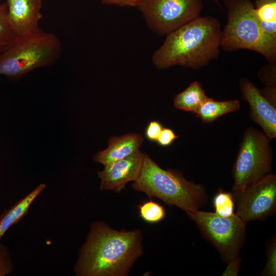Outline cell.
Here are the masks:
<instances>
[{
    "instance_id": "3",
    "label": "cell",
    "mask_w": 276,
    "mask_h": 276,
    "mask_svg": "<svg viewBox=\"0 0 276 276\" xmlns=\"http://www.w3.org/2000/svg\"><path fill=\"white\" fill-rule=\"evenodd\" d=\"M132 187L168 205L176 206L186 213L199 210L208 199L202 185L188 180L179 172L162 169L146 153L144 154L139 176Z\"/></svg>"
},
{
    "instance_id": "16",
    "label": "cell",
    "mask_w": 276,
    "mask_h": 276,
    "mask_svg": "<svg viewBox=\"0 0 276 276\" xmlns=\"http://www.w3.org/2000/svg\"><path fill=\"white\" fill-rule=\"evenodd\" d=\"M240 107L238 99L218 101L208 97L195 114L203 123H210L225 114L238 110Z\"/></svg>"
},
{
    "instance_id": "12",
    "label": "cell",
    "mask_w": 276,
    "mask_h": 276,
    "mask_svg": "<svg viewBox=\"0 0 276 276\" xmlns=\"http://www.w3.org/2000/svg\"><path fill=\"white\" fill-rule=\"evenodd\" d=\"M11 25L17 36L39 27L42 0H6Z\"/></svg>"
},
{
    "instance_id": "11",
    "label": "cell",
    "mask_w": 276,
    "mask_h": 276,
    "mask_svg": "<svg viewBox=\"0 0 276 276\" xmlns=\"http://www.w3.org/2000/svg\"><path fill=\"white\" fill-rule=\"evenodd\" d=\"M144 154L139 149L130 155L105 166L98 173L101 190L120 192L126 183L135 181L140 173Z\"/></svg>"
},
{
    "instance_id": "5",
    "label": "cell",
    "mask_w": 276,
    "mask_h": 276,
    "mask_svg": "<svg viewBox=\"0 0 276 276\" xmlns=\"http://www.w3.org/2000/svg\"><path fill=\"white\" fill-rule=\"evenodd\" d=\"M227 20L221 31V48L231 52L246 49L259 53L268 62H276V40L261 28L251 0H223Z\"/></svg>"
},
{
    "instance_id": "1",
    "label": "cell",
    "mask_w": 276,
    "mask_h": 276,
    "mask_svg": "<svg viewBox=\"0 0 276 276\" xmlns=\"http://www.w3.org/2000/svg\"><path fill=\"white\" fill-rule=\"evenodd\" d=\"M143 237L135 229L118 231L94 222L75 267L79 276H126L143 254Z\"/></svg>"
},
{
    "instance_id": "17",
    "label": "cell",
    "mask_w": 276,
    "mask_h": 276,
    "mask_svg": "<svg viewBox=\"0 0 276 276\" xmlns=\"http://www.w3.org/2000/svg\"><path fill=\"white\" fill-rule=\"evenodd\" d=\"M254 13L263 31L276 40V0H255Z\"/></svg>"
},
{
    "instance_id": "19",
    "label": "cell",
    "mask_w": 276,
    "mask_h": 276,
    "mask_svg": "<svg viewBox=\"0 0 276 276\" xmlns=\"http://www.w3.org/2000/svg\"><path fill=\"white\" fill-rule=\"evenodd\" d=\"M140 216L149 223H156L165 216L164 207L152 200L144 201L138 206Z\"/></svg>"
},
{
    "instance_id": "9",
    "label": "cell",
    "mask_w": 276,
    "mask_h": 276,
    "mask_svg": "<svg viewBox=\"0 0 276 276\" xmlns=\"http://www.w3.org/2000/svg\"><path fill=\"white\" fill-rule=\"evenodd\" d=\"M234 193L238 196L235 214L243 222L264 218L275 209L276 176L270 173L244 190Z\"/></svg>"
},
{
    "instance_id": "28",
    "label": "cell",
    "mask_w": 276,
    "mask_h": 276,
    "mask_svg": "<svg viewBox=\"0 0 276 276\" xmlns=\"http://www.w3.org/2000/svg\"><path fill=\"white\" fill-rule=\"evenodd\" d=\"M214 1L218 6H220L219 0H214Z\"/></svg>"
},
{
    "instance_id": "2",
    "label": "cell",
    "mask_w": 276,
    "mask_h": 276,
    "mask_svg": "<svg viewBox=\"0 0 276 276\" xmlns=\"http://www.w3.org/2000/svg\"><path fill=\"white\" fill-rule=\"evenodd\" d=\"M221 31L217 18L199 16L167 35L153 54L152 63L160 70L207 66L219 56Z\"/></svg>"
},
{
    "instance_id": "24",
    "label": "cell",
    "mask_w": 276,
    "mask_h": 276,
    "mask_svg": "<svg viewBox=\"0 0 276 276\" xmlns=\"http://www.w3.org/2000/svg\"><path fill=\"white\" fill-rule=\"evenodd\" d=\"M178 137L169 128H163L156 142L161 146L170 145Z\"/></svg>"
},
{
    "instance_id": "15",
    "label": "cell",
    "mask_w": 276,
    "mask_h": 276,
    "mask_svg": "<svg viewBox=\"0 0 276 276\" xmlns=\"http://www.w3.org/2000/svg\"><path fill=\"white\" fill-rule=\"evenodd\" d=\"M208 98L201 83L195 81L174 97V105L179 109L195 114Z\"/></svg>"
},
{
    "instance_id": "27",
    "label": "cell",
    "mask_w": 276,
    "mask_h": 276,
    "mask_svg": "<svg viewBox=\"0 0 276 276\" xmlns=\"http://www.w3.org/2000/svg\"><path fill=\"white\" fill-rule=\"evenodd\" d=\"M144 0H101L104 5L120 7H138Z\"/></svg>"
},
{
    "instance_id": "4",
    "label": "cell",
    "mask_w": 276,
    "mask_h": 276,
    "mask_svg": "<svg viewBox=\"0 0 276 276\" xmlns=\"http://www.w3.org/2000/svg\"><path fill=\"white\" fill-rule=\"evenodd\" d=\"M61 51L60 39L38 27L17 36L0 54V75L17 80L36 68L55 64Z\"/></svg>"
},
{
    "instance_id": "10",
    "label": "cell",
    "mask_w": 276,
    "mask_h": 276,
    "mask_svg": "<svg viewBox=\"0 0 276 276\" xmlns=\"http://www.w3.org/2000/svg\"><path fill=\"white\" fill-rule=\"evenodd\" d=\"M240 86L242 98L249 105L250 118L269 139H275L276 105L268 100L249 80L241 79Z\"/></svg>"
},
{
    "instance_id": "13",
    "label": "cell",
    "mask_w": 276,
    "mask_h": 276,
    "mask_svg": "<svg viewBox=\"0 0 276 276\" xmlns=\"http://www.w3.org/2000/svg\"><path fill=\"white\" fill-rule=\"evenodd\" d=\"M144 141L143 136L135 133L111 137L108 140L107 148L94 155L93 158L96 162L106 166L134 153Z\"/></svg>"
},
{
    "instance_id": "25",
    "label": "cell",
    "mask_w": 276,
    "mask_h": 276,
    "mask_svg": "<svg viewBox=\"0 0 276 276\" xmlns=\"http://www.w3.org/2000/svg\"><path fill=\"white\" fill-rule=\"evenodd\" d=\"M163 128L159 122L156 121L150 122L146 129V137L149 141H156Z\"/></svg>"
},
{
    "instance_id": "23",
    "label": "cell",
    "mask_w": 276,
    "mask_h": 276,
    "mask_svg": "<svg viewBox=\"0 0 276 276\" xmlns=\"http://www.w3.org/2000/svg\"><path fill=\"white\" fill-rule=\"evenodd\" d=\"M267 262L262 275L275 276L276 275V244L275 240L272 241L268 249Z\"/></svg>"
},
{
    "instance_id": "14",
    "label": "cell",
    "mask_w": 276,
    "mask_h": 276,
    "mask_svg": "<svg viewBox=\"0 0 276 276\" xmlns=\"http://www.w3.org/2000/svg\"><path fill=\"white\" fill-rule=\"evenodd\" d=\"M45 188V185L40 184L29 194L3 212L0 216V239L12 225L18 222L28 213L31 204Z\"/></svg>"
},
{
    "instance_id": "22",
    "label": "cell",
    "mask_w": 276,
    "mask_h": 276,
    "mask_svg": "<svg viewBox=\"0 0 276 276\" xmlns=\"http://www.w3.org/2000/svg\"><path fill=\"white\" fill-rule=\"evenodd\" d=\"M13 269V265L7 246L0 242V276L10 274Z\"/></svg>"
},
{
    "instance_id": "8",
    "label": "cell",
    "mask_w": 276,
    "mask_h": 276,
    "mask_svg": "<svg viewBox=\"0 0 276 276\" xmlns=\"http://www.w3.org/2000/svg\"><path fill=\"white\" fill-rule=\"evenodd\" d=\"M137 7L147 26L164 36L200 16L202 0H144Z\"/></svg>"
},
{
    "instance_id": "7",
    "label": "cell",
    "mask_w": 276,
    "mask_h": 276,
    "mask_svg": "<svg viewBox=\"0 0 276 276\" xmlns=\"http://www.w3.org/2000/svg\"><path fill=\"white\" fill-rule=\"evenodd\" d=\"M226 262L237 257L244 244L245 223L236 214L229 217L197 210L187 213Z\"/></svg>"
},
{
    "instance_id": "21",
    "label": "cell",
    "mask_w": 276,
    "mask_h": 276,
    "mask_svg": "<svg viewBox=\"0 0 276 276\" xmlns=\"http://www.w3.org/2000/svg\"><path fill=\"white\" fill-rule=\"evenodd\" d=\"M258 76L266 87H276V62H268L259 71Z\"/></svg>"
},
{
    "instance_id": "26",
    "label": "cell",
    "mask_w": 276,
    "mask_h": 276,
    "mask_svg": "<svg viewBox=\"0 0 276 276\" xmlns=\"http://www.w3.org/2000/svg\"><path fill=\"white\" fill-rule=\"evenodd\" d=\"M227 265L223 272V276H237L241 263V259L238 256L227 262Z\"/></svg>"
},
{
    "instance_id": "20",
    "label": "cell",
    "mask_w": 276,
    "mask_h": 276,
    "mask_svg": "<svg viewBox=\"0 0 276 276\" xmlns=\"http://www.w3.org/2000/svg\"><path fill=\"white\" fill-rule=\"evenodd\" d=\"M213 204L214 213L220 216L229 217L235 214L233 195L230 192L220 190L214 197Z\"/></svg>"
},
{
    "instance_id": "6",
    "label": "cell",
    "mask_w": 276,
    "mask_h": 276,
    "mask_svg": "<svg viewBox=\"0 0 276 276\" xmlns=\"http://www.w3.org/2000/svg\"><path fill=\"white\" fill-rule=\"evenodd\" d=\"M270 140L255 128L245 131L233 168L234 193L244 190L270 173L273 157Z\"/></svg>"
},
{
    "instance_id": "18",
    "label": "cell",
    "mask_w": 276,
    "mask_h": 276,
    "mask_svg": "<svg viewBox=\"0 0 276 276\" xmlns=\"http://www.w3.org/2000/svg\"><path fill=\"white\" fill-rule=\"evenodd\" d=\"M16 37L9 19L6 4L0 3V54L6 50Z\"/></svg>"
}]
</instances>
